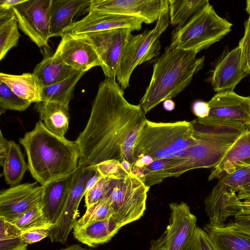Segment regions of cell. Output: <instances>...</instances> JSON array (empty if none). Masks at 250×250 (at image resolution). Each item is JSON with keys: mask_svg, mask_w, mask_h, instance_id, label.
Instances as JSON below:
<instances>
[{"mask_svg": "<svg viewBox=\"0 0 250 250\" xmlns=\"http://www.w3.org/2000/svg\"><path fill=\"white\" fill-rule=\"evenodd\" d=\"M175 104L173 101L168 99L163 102V107L167 111H171L175 108Z\"/></svg>", "mask_w": 250, "mask_h": 250, "instance_id": "obj_49", "label": "cell"}, {"mask_svg": "<svg viewBox=\"0 0 250 250\" xmlns=\"http://www.w3.org/2000/svg\"><path fill=\"white\" fill-rule=\"evenodd\" d=\"M218 180L217 185L238 192L250 186V166L225 174Z\"/></svg>", "mask_w": 250, "mask_h": 250, "instance_id": "obj_36", "label": "cell"}, {"mask_svg": "<svg viewBox=\"0 0 250 250\" xmlns=\"http://www.w3.org/2000/svg\"><path fill=\"white\" fill-rule=\"evenodd\" d=\"M74 173L56 179L43 186L42 209L53 226L57 223L66 203Z\"/></svg>", "mask_w": 250, "mask_h": 250, "instance_id": "obj_21", "label": "cell"}, {"mask_svg": "<svg viewBox=\"0 0 250 250\" xmlns=\"http://www.w3.org/2000/svg\"><path fill=\"white\" fill-rule=\"evenodd\" d=\"M146 119L140 104L128 102L115 78L101 82L87 125L76 142L80 151L78 167H89L116 160L134 163L133 148Z\"/></svg>", "mask_w": 250, "mask_h": 250, "instance_id": "obj_1", "label": "cell"}, {"mask_svg": "<svg viewBox=\"0 0 250 250\" xmlns=\"http://www.w3.org/2000/svg\"><path fill=\"white\" fill-rule=\"evenodd\" d=\"M167 46L154 61L149 83L140 101L146 114L161 102L175 97L188 86L194 75L203 67L205 57Z\"/></svg>", "mask_w": 250, "mask_h": 250, "instance_id": "obj_3", "label": "cell"}, {"mask_svg": "<svg viewBox=\"0 0 250 250\" xmlns=\"http://www.w3.org/2000/svg\"><path fill=\"white\" fill-rule=\"evenodd\" d=\"M250 166V126L237 138L221 162L212 168L208 181L219 179L226 174H231Z\"/></svg>", "mask_w": 250, "mask_h": 250, "instance_id": "obj_22", "label": "cell"}, {"mask_svg": "<svg viewBox=\"0 0 250 250\" xmlns=\"http://www.w3.org/2000/svg\"><path fill=\"white\" fill-rule=\"evenodd\" d=\"M14 93L3 82L0 81V112L7 109L22 111L31 104Z\"/></svg>", "mask_w": 250, "mask_h": 250, "instance_id": "obj_37", "label": "cell"}, {"mask_svg": "<svg viewBox=\"0 0 250 250\" xmlns=\"http://www.w3.org/2000/svg\"><path fill=\"white\" fill-rule=\"evenodd\" d=\"M19 142L26 153L31 175L42 186L73 173L78 167L80 151L76 141L54 134L41 120Z\"/></svg>", "mask_w": 250, "mask_h": 250, "instance_id": "obj_2", "label": "cell"}, {"mask_svg": "<svg viewBox=\"0 0 250 250\" xmlns=\"http://www.w3.org/2000/svg\"><path fill=\"white\" fill-rule=\"evenodd\" d=\"M1 167L7 184L14 186L21 183L28 166L20 146L13 141H10L9 152Z\"/></svg>", "mask_w": 250, "mask_h": 250, "instance_id": "obj_29", "label": "cell"}, {"mask_svg": "<svg viewBox=\"0 0 250 250\" xmlns=\"http://www.w3.org/2000/svg\"><path fill=\"white\" fill-rule=\"evenodd\" d=\"M232 26L208 3L183 26L173 30L169 46L197 54L221 40L231 31Z\"/></svg>", "mask_w": 250, "mask_h": 250, "instance_id": "obj_6", "label": "cell"}, {"mask_svg": "<svg viewBox=\"0 0 250 250\" xmlns=\"http://www.w3.org/2000/svg\"><path fill=\"white\" fill-rule=\"evenodd\" d=\"M35 107L47 129L57 136L64 137L69 123V105L41 101L37 103Z\"/></svg>", "mask_w": 250, "mask_h": 250, "instance_id": "obj_25", "label": "cell"}, {"mask_svg": "<svg viewBox=\"0 0 250 250\" xmlns=\"http://www.w3.org/2000/svg\"><path fill=\"white\" fill-rule=\"evenodd\" d=\"M84 74V72L75 71L63 80L42 87L41 90L42 101L59 103L69 105L75 85Z\"/></svg>", "mask_w": 250, "mask_h": 250, "instance_id": "obj_30", "label": "cell"}, {"mask_svg": "<svg viewBox=\"0 0 250 250\" xmlns=\"http://www.w3.org/2000/svg\"><path fill=\"white\" fill-rule=\"evenodd\" d=\"M132 30L127 28L90 33L85 35L95 49L105 77L115 78Z\"/></svg>", "mask_w": 250, "mask_h": 250, "instance_id": "obj_11", "label": "cell"}, {"mask_svg": "<svg viewBox=\"0 0 250 250\" xmlns=\"http://www.w3.org/2000/svg\"><path fill=\"white\" fill-rule=\"evenodd\" d=\"M208 115L197 118L198 123L208 126H250V97L242 96L233 90L217 92L208 102Z\"/></svg>", "mask_w": 250, "mask_h": 250, "instance_id": "obj_9", "label": "cell"}, {"mask_svg": "<svg viewBox=\"0 0 250 250\" xmlns=\"http://www.w3.org/2000/svg\"><path fill=\"white\" fill-rule=\"evenodd\" d=\"M203 229L214 250H250V233L234 222L215 227L207 224Z\"/></svg>", "mask_w": 250, "mask_h": 250, "instance_id": "obj_23", "label": "cell"}, {"mask_svg": "<svg viewBox=\"0 0 250 250\" xmlns=\"http://www.w3.org/2000/svg\"><path fill=\"white\" fill-rule=\"evenodd\" d=\"M74 70L85 73L102 62L93 45L83 35L65 33L54 53Z\"/></svg>", "mask_w": 250, "mask_h": 250, "instance_id": "obj_14", "label": "cell"}, {"mask_svg": "<svg viewBox=\"0 0 250 250\" xmlns=\"http://www.w3.org/2000/svg\"><path fill=\"white\" fill-rule=\"evenodd\" d=\"M75 71L54 54L45 56L32 73L42 88L63 80Z\"/></svg>", "mask_w": 250, "mask_h": 250, "instance_id": "obj_26", "label": "cell"}, {"mask_svg": "<svg viewBox=\"0 0 250 250\" xmlns=\"http://www.w3.org/2000/svg\"><path fill=\"white\" fill-rule=\"evenodd\" d=\"M43 186L37 182L12 186L0 193V217L12 222L42 203Z\"/></svg>", "mask_w": 250, "mask_h": 250, "instance_id": "obj_15", "label": "cell"}, {"mask_svg": "<svg viewBox=\"0 0 250 250\" xmlns=\"http://www.w3.org/2000/svg\"><path fill=\"white\" fill-rule=\"evenodd\" d=\"M194 131L192 122L157 123L146 119L134 146V162L143 156L154 161L180 155L196 144Z\"/></svg>", "mask_w": 250, "mask_h": 250, "instance_id": "obj_4", "label": "cell"}, {"mask_svg": "<svg viewBox=\"0 0 250 250\" xmlns=\"http://www.w3.org/2000/svg\"><path fill=\"white\" fill-rule=\"evenodd\" d=\"M183 250H214V249L206 232L197 226Z\"/></svg>", "mask_w": 250, "mask_h": 250, "instance_id": "obj_40", "label": "cell"}, {"mask_svg": "<svg viewBox=\"0 0 250 250\" xmlns=\"http://www.w3.org/2000/svg\"><path fill=\"white\" fill-rule=\"evenodd\" d=\"M242 206L250 207V202L248 201H242Z\"/></svg>", "mask_w": 250, "mask_h": 250, "instance_id": "obj_53", "label": "cell"}, {"mask_svg": "<svg viewBox=\"0 0 250 250\" xmlns=\"http://www.w3.org/2000/svg\"><path fill=\"white\" fill-rule=\"evenodd\" d=\"M248 74L244 71L240 47L228 51L218 60L208 77L215 92L233 90Z\"/></svg>", "mask_w": 250, "mask_h": 250, "instance_id": "obj_18", "label": "cell"}, {"mask_svg": "<svg viewBox=\"0 0 250 250\" xmlns=\"http://www.w3.org/2000/svg\"><path fill=\"white\" fill-rule=\"evenodd\" d=\"M25 0H0V9L10 10L24 2Z\"/></svg>", "mask_w": 250, "mask_h": 250, "instance_id": "obj_46", "label": "cell"}, {"mask_svg": "<svg viewBox=\"0 0 250 250\" xmlns=\"http://www.w3.org/2000/svg\"><path fill=\"white\" fill-rule=\"evenodd\" d=\"M10 141H8L2 135L0 131V165L1 166L6 158L9 150Z\"/></svg>", "mask_w": 250, "mask_h": 250, "instance_id": "obj_45", "label": "cell"}, {"mask_svg": "<svg viewBox=\"0 0 250 250\" xmlns=\"http://www.w3.org/2000/svg\"><path fill=\"white\" fill-rule=\"evenodd\" d=\"M93 167H78L74 173L68 196L62 213L57 223L50 229L49 238L52 242L62 244L67 240L70 231L79 216V206L85 193L88 179L95 173Z\"/></svg>", "mask_w": 250, "mask_h": 250, "instance_id": "obj_12", "label": "cell"}, {"mask_svg": "<svg viewBox=\"0 0 250 250\" xmlns=\"http://www.w3.org/2000/svg\"><path fill=\"white\" fill-rule=\"evenodd\" d=\"M121 228L111 217L90 222L80 227H74L73 233L78 241L94 248L108 242Z\"/></svg>", "mask_w": 250, "mask_h": 250, "instance_id": "obj_24", "label": "cell"}, {"mask_svg": "<svg viewBox=\"0 0 250 250\" xmlns=\"http://www.w3.org/2000/svg\"><path fill=\"white\" fill-rule=\"evenodd\" d=\"M204 202L208 224L215 227L224 225L229 217L234 216L242 208V201L235 192L217 184Z\"/></svg>", "mask_w": 250, "mask_h": 250, "instance_id": "obj_19", "label": "cell"}, {"mask_svg": "<svg viewBox=\"0 0 250 250\" xmlns=\"http://www.w3.org/2000/svg\"><path fill=\"white\" fill-rule=\"evenodd\" d=\"M246 10L249 15L250 16V0H248L246 1Z\"/></svg>", "mask_w": 250, "mask_h": 250, "instance_id": "obj_52", "label": "cell"}, {"mask_svg": "<svg viewBox=\"0 0 250 250\" xmlns=\"http://www.w3.org/2000/svg\"><path fill=\"white\" fill-rule=\"evenodd\" d=\"M192 110L198 118H204L208 115L210 108L208 102L197 100L193 103Z\"/></svg>", "mask_w": 250, "mask_h": 250, "instance_id": "obj_44", "label": "cell"}, {"mask_svg": "<svg viewBox=\"0 0 250 250\" xmlns=\"http://www.w3.org/2000/svg\"><path fill=\"white\" fill-rule=\"evenodd\" d=\"M169 23V0H162L161 13L155 27L131 35L127 43L116 76L123 90L129 87L131 75L137 66L158 55L161 47L160 37Z\"/></svg>", "mask_w": 250, "mask_h": 250, "instance_id": "obj_7", "label": "cell"}, {"mask_svg": "<svg viewBox=\"0 0 250 250\" xmlns=\"http://www.w3.org/2000/svg\"><path fill=\"white\" fill-rule=\"evenodd\" d=\"M20 36L16 17L0 23V60H2L8 52L17 44Z\"/></svg>", "mask_w": 250, "mask_h": 250, "instance_id": "obj_34", "label": "cell"}, {"mask_svg": "<svg viewBox=\"0 0 250 250\" xmlns=\"http://www.w3.org/2000/svg\"><path fill=\"white\" fill-rule=\"evenodd\" d=\"M109 179L102 177L97 183L85 193V202L86 209L97 203L105 196Z\"/></svg>", "mask_w": 250, "mask_h": 250, "instance_id": "obj_39", "label": "cell"}, {"mask_svg": "<svg viewBox=\"0 0 250 250\" xmlns=\"http://www.w3.org/2000/svg\"><path fill=\"white\" fill-rule=\"evenodd\" d=\"M49 235V229H36L23 232L22 238L25 243L29 245L39 242Z\"/></svg>", "mask_w": 250, "mask_h": 250, "instance_id": "obj_42", "label": "cell"}, {"mask_svg": "<svg viewBox=\"0 0 250 250\" xmlns=\"http://www.w3.org/2000/svg\"><path fill=\"white\" fill-rule=\"evenodd\" d=\"M234 223L241 229L250 233V207L242 206L234 216Z\"/></svg>", "mask_w": 250, "mask_h": 250, "instance_id": "obj_43", "label": "cell"}, {"mask_svg": "<svg viewBox=\"0 0 250 250\" xmlns=\"http://www.w3.org/2000/svg\"><path fill=\"white\" fill-rule=\"evenodd\" d=\"M23 232L14 224L0 217V250H26Z\"/></svg>", "mask_w": 250, "mask_h": 250, "instance_id": "obj_32", "label": "cell"}, {"mask_svg": "<svg viewBox=\"0 0 250 250\" xmlns=\"http://www.w3.org/2000/svg\"><path fill=\"white\" fill-rule=\"evenodd\" d=\"M149 188L132 173L109 179L105 196L110 203L112 218L121 228L143 216Z\"/></svg>", "mask_w": 250, "mask_h": 250, "instance_id": "obj_8", "label": "cell"}, {"mask_svg": "<svg viewBox=\"0 0 250 250\" xmlns=\"http://www.w3.org/2000/svg\"><path fill=\"white\" fill-rule=\"evenodd\" d=\"M162 0H91L90 9L136 18L146 24L157 21Z\"/></svg>", "mask_w": 250, "mask_h": 250, "instance_id": "obj_16", "label": "cell"}, {"mask_svg": "<svg viewBox=\"0 0 250 250\" xmlns=\"http://www.w3.org/2000/svg\"><path fill=\"white\" fill-rule=\"evenodd\" d=\"M209 3L208 0H169V22L181 27Z\"/></svg>", "mask_w": 250, "mask_h": 250, "instance_id": "obj_31", "label": "cell"}, {"mask_svg": "<svg viewBox=\"0 0 250 250\" xmlns=\"http://www.w3.org/2000/svg\"><path fill=\"white\" fill-rule=\"evenodd\" d=\"M10 223L16 225L22 232L36 229H50L53 226L42 211V203Z\"/></svg>", "mask_w": 250, "mask_h": 250, "instance_id": "obj_33", "label": "cell"}, {"mask_svg": "<svg viewBox=\"0 0 250 250\" xmlns=\"http://www.w3.org/2000/svg\"><path fill=\"white\" fill-rule=\"evenodd\" d=\"M121 165L129 173H132V166L126 160H124Z\"/></svg>", "mask_w": 250, "mask_h": 250, "instance_id": "obj_51", "label": "cell"}, {"mask_svg": "<svg viewBox=\"0 0 250 250\" xmlns=\"http://www.w3.org/2000/svg\"><path fill=\"white\" fill-rule=\"evenodd\" d=\"M170 214L166 230L151 242L148 250H183L197 227V218L186 203L169 204Z\"/></svg>", "mask_w": 250, "mask_h": 250, "instance_id": "obj_10", "label": "cell"}, {"mask_svg": "<svg viewBox=\"0 0 250 250\" xmlns=\"http://www.w3.org/2000/svg\"><path fill=\"white\" fill-rule=\"evenodd\" d=\"M101 176L108 179H115L125 177L130 174L116 160H109L102 162L93 166Z\"/></svg>", "mask_w": 250, "mask_h": 250, "instance_id": "obj_38", "label": "cell"}, {"mask_svg": "<svg viewBox=\"0 0 250 250\" xmlns=\"http://www.w3.org/2000/svg\"><path fill=\"white\" fill-rule=\"evenodd\" d=\"M242 55V66L244 71L250 75V16L245 23L243 37L239 42Z\"/></svg>", "mask_w": 250, "mask_h": 250, "instance_id": "obj_41", "label": "cell"}, {"mask_svg": "<svg viewBox=\"0 0 250 250\" xmlns=\"http://www.w3.org/2000/svg\"><path fill=\"white\" fill-rule=\"evenodd\" d=\"M95 170L96 171L95 173L88 179L85 188V193L89 190L102 177L101 174L96 169Z\"/></svg>", "mask_w": 250, "mask_h": 250, "instance_id": "obj_47", "label": "cell"}, {"mask_svg": "<svg viewBox=\"0 0 250 250\" xmlns=\"http://www.w3.org/2000/svg\"><path fill=\"white\" fill-rule=\"evenodd\" d=\"M142 23V21L136 18L89 10L87 15L65 30L62 35L67 32L85 35L121 28H129L132 31H138L141 29Z\"/></svg>", "mask_w": 250, "mask_h": 250, "instance_id": "obj_17", "label": "cell"}, {"mask_svg": "<svg viewBox=\"0 0 250 250\" xmlns=\"http://www.w3.org/2000/svg\"><path fill=\"white\" fill-rule=\"evenodd\" d=\"M185 161L181 155L156 160L141 167H132V173L137 176L146 187L150 188L171 177L169 170L180 166Z\"/></svg>", "mask_w": 250, "mask_h": 250, "instance_id": "obj_27", "label": "cell"}, {"mask_svg": "<svg viewBox=\"0 0 250 250\" xmlns=\"http://www.w3.org/2000/svg\"><path fill=\"white\" fill-rule=\"evenodd\" d=\"M192 123L197 143L181 154L185 161L180 166L169 170L171 177H178L194 169L214 167L248 128L226 125L205 126L198 123L196 119Z\"/></svg>", "mask_w": 250, "mask_h": 250, "instance_id": "obj_5", "label": "cell"}, {"mask_svg": "<svg viewBox=\"0 0 250 250\" xmlns=\"http://www.w3.org/2000/svg\"><path fill=\"white\" fill-rule=\"evenodd\" d=\"M237 197L240 200L250 202V186L238 192Z\"/></svg>", "mask_w": 250, "mask_h": 250, "instance_id": "obj_48", "label": "cell"}, {"mask_svg": "<svg viewBox=\"0 0 250 250\" xmlns=\"http://www.w3.org/2000/svg\"><path fill=\"white\" fill-rule=\"evenodd\" d=\"M0 81L21 99L31 103L42 101V87L32 73L13 75L1 72Z\"/></svg>", "mask_w": 250, "mask_h": 250, "instance_id": "obj_28", "label": "cell"}, {"mask_svg": "<svg viewBox=\"0 0 250 250\" xmlns=\"http://www.w3.org/2000/svg\"><path fill=\"white\" fill-rule=\"evenodd\" d=\"M91 0H51L49 10L50 37L62 35L80 15L89 12Z\"/></svg>", "mask_w": 250, "mask_h": 250, "instance_id": "obj_20", "label": "cell"}, {"mask_svg": "<svg viewBox=\"0 0 250 250\" xmlns=\"http://www.w3.org/2000/svg\"><path fill=\"white\" fill-rule=\"evenodd\" d=\"M113 215L110 203L104 196L97 203L87 208L83 215L77 220L74 227H80L90 222L109 219Z\"/></svg>", "mask_w": 250, "mask_h": 250, "instance_id": "obj_35", "label": "cell"}, {"mask_svg": "<svg viewBox=\"0 0 250 250\" xmlns=\"http://www.w3.org/2000/svg\"><path fill=\"white\" fill-rule=\"evenodd\" d=\"M51 0H25L13 8L21 30L39 47L50 37L49 10Z\"/></svg>", "mask_w": 250, "mask_h": 250, "instance_id": "obj_13", "label": "cell"}, {"mask_svg": "<svg viewBox=\"0 0 250 250\" xmlns=\"http://www.w3.org/2000/svg\"><path fill=\"white\" fill-rule=\"evenodd\" d=\"M60 250H93L91 249L87 250L86 249L82 248L81 246L77 244L72 245L69 247L61 249Z\"/></svg>", "mask_w": 250, "mask_h": 250, "instance_id": "obj_50", "label": "cell"}]
</instances>
